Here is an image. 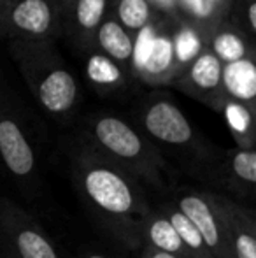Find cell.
Masks as SVG:
<instances>
[{
    "instance_id": "e0dca14e",
    "label": "cell",
    "mask_w": 256,
    "mask_h": 258,
    "mask_svg": "<svg viewBox=\"0 0 256 258\" xmlns=\"http://www.w3.org/2000/svg\"><path fill=\"white\" fill-rule=\"evenodd\" d=\"M223 93L228 100L246 105L256 112V63L254 56L225 63L221 69Z\"/></svg>"
},
{
    "instance_id": "44dd1931",
    "label": "cell",
    "mask_w": 256,
    "mask_h": 258,
    "mask_svg": "<svg viewBox=\"0 0 256 258\" xmlns=\"http://www.w3.org/2000/svg\"><path fill=\"white\" fill-rule=\"evenodd\" d=\"M158 14L149 0H116L113 16L125 30L135 34L146 28Z\"/></svg>"
},
{
    "instance_id": "4fadbf2b",
    "label": "cell",
    "mask_w": 256,
    "mask_h": 258,
    "mask_svg": "<svg viewBox=\"0 0 256 258\" xmlns=\"http://www.w3.org/2000/svg\"><path fill=\"white\" fill-rule=\"evenodd\" d=\"M193 25L200 32L204 48L214 54L223 65L242 60L246 56H254L256 44L247 41L225 16Z\"/></svg>"
},
{
    "instance_id": "30bf717a",
    "label": "cell",
    "mask_w": 256,
    "mask_h": 258,
    "mask_svg": "<svg viewBox=\"0 0 256 258\" xmlns=\"http://www.w3.org/2000/svg\"><path fill=\"white\" fill-rule=\"evenodd\" d=\"M221 61L204 48L197 56L178 69L170 86L219 112L226 99L221 85Z\"/></svg>"
},
{
    "instance_id": "5b68a950",
    "label": "cell",
    "mask_w": 256,
    "mask_h": 258,
    "mask_svg": "<svg viewBox=\"0 0 256 258\" xmlns=\"http://www.w3.org/2000/svg\"><path fill=\"white\" fill-rule=\"evenodd\" d=\"M183 174L237 202L253 201L256 191V150H223L211 144Z\"/></svg>"
},
{
    "instance_id": "d4e9b609",
    "label": "cell",
    "mask_w": 256,
    "mask_h": 258,
    "mask_svg": "<svg viewBox=\"0 0 256 258\" xmlns=\"http://www.w3.org/2000/svg\"><path fill=\"white\" fill-rule=\"evenodd\" d=\"M82 258H109V256H106V255H100V253H86Z\"/></svg>"
},
{
    "instance_id": "5bb4252c",
    "label": "cell",
    "mask_w": 256,
    "mask_h": 258,
    "mask_svg": "<svg viewBox=\"0 0 256 258\" xmlns=\"http://www.w3.org/2000/svg\"><path fill=\"white\" fill-rule=\"evenodd\" d=\"M219 195L233 258H256V214L249 206Z\"/></svg>"
},
{
    "instance_id": "7402d4cb",
    "label": "cell",
    "mask_w": 256,
    "mask_h": 258,
    "mask_svg": "<svg viewBox=\"0 0 256 258\" xmlns=\"http://www.w3.org/2000/svg\"><path fill=\"white\" fill-rule=\"evenodd\" d=\"M226 20L254 44L256 37V0H230Z\"/></svg>"
},
{
    "instance_id": "52a82bcc",
    "label": "cell",
    "mask_w": 256,
    "mask_h": 258,
    "mask_svg": "<svg viewBox=\"0 0 256 258\" xmlns=\"http://www.w3.org/2000/svg\"><path fill=\"white\" fill-rule=\"evenodd\" d=\"M62 37L60 0H14L0 27L4 41H42Z\"/></svg>"
},
{
    "instance_id": "6da1fadb",
    "label": "cell",
    "mask_w": 256,
    "mask_h": 258,
    "mask_svg": "<svg viewBox=\"0 0 256 258\" xmlns=\"http://www.w3.org/2000/svg\"><path fill=\"white\" fill-rule=\"evenodd\" d=\"M70 172L75 191L95 223L121 248H142L144 227L154 213L146 188L81 141L70 150Z\"/></svg>"
},
{
    "instance_id": "ffe728a7",
    "label": "cell",
    "mask_w": 256,
    "mask_h": 258,
    "mask_svg": "<svg viewBox=\"0 0 256 258\" xmlns=\"http://www.w3.org/2000/svg\"><path fill=\"white\" fill-rule=\"evenodd\" d=\"M158 211L170 221L174 230L178 232L179 239H181L183 246H185L186 253H188V258H212L211 251L207 249L204 239L198 234L197 228L193 227V223L172 202L161 204L158 207Z\"/></svg>"
},
{
    "instance_id": "277c9868",
    "label": "cell",
    "mask_w": 256,
    "mask_h": 258,
    "mask_svg": "<svg viewBox=\"0 0 256 258\" xmlns=\"http://www.w3.org/2000/svg\"><path fill=\"white\" fill-rule=\"evenodd\" d=\"M132 123L167 162L168 158L174 160L181 172L197 162L212 144L195 130L172 97L160 88L135 97Z\"/></svg>"
},
{
    "instance_id": "7c38bea8",
    "label": "cell",
    "mask_w": 256,
    "mask_h": 258,
    "mask_svg": "<svg viewBox=\"0 0 256 258\" xmlns=\"http://www.w3.org/2000/svg\"><path fill=\"white\" fill-rule=\"evenodd\" d=\"M62 37L81 53L93 51V37L109 14V0H60Z\"/></svg>"
},
{
    "instance_id": "9a60e30c",
    "label": "cell",
    "mask_w": 256,
    "mask_h": 258,
    "mask_svg": "<svg viewBox=\"0 0 256 258\" xmlns=\"http://www.w3.org/2000/svg\"><path fill=\"white\" fill-rule=\"evenodd\" d=\"M88 58L84 61V74L88 83L102 97H120L132 90L135 78L120 67L116 61L107 58L99 51L86 53Z\"/></svg>"
},
{
    "instance_id": "d6986e66",
    "label": "cell",
    "mask_w": 256,
    "mask_h": 258,
    "mask_svg": "<svg viewBox=\"0 0 256 258\" xmlns=\"http://www.w3.org/2000/svg\"><path fill=\"white\" fill-rule=\"evenodd\" d=\"M219 114L225 118L226 126L232 134L233 141L240 150H254L256 144V126H254V111L246 105L237 104L233 100L225 99Z\"/></svg>"
},
{
    "instance_id": "ac0fdd59",
    "label": "cell",
    "mask_w": 256,
    "mask_h": 258,
    "mask_svg": "<svg viewBox=\"0 0 256 258\" xmlns=\"http://www.w3.org/2000/svg\"><path fill=\"white\" fill-rule=\"evenodd\" d=\"M142 248H153L156 251L167 253V255H174L178 258H188V253H186L178 232L174 230L170 221L158 209H154V213L151 214L146 227H144Z\"/></svg>"
},
{
    "instance_id": "ba28073f",
    "label": "cell",
    "mask_w": 256,
    "mask_h": 258,
    "mask_svg": "<svg viewBox=\"0 0 256 258\" xmlns=\"http://www.w3.org/2000/svg\"><path fill=\"white\" fill-rule=\"evenodd\" d=\"M0 234L14 258H62L44 228L9 199H0Z\"/></svg>"
},
{
    "instance_id": "9c48e42d",
    "label": "cell",
    "mask_w": 256,
    "mask_h": 258,
    "mask_svg": "<svg viewBox=\"0 0 256 258\" xmlns=\"http://www.w3.org/2000/svg\"><path fill=\"white\" fill-rule=\"evenodd\" d=\"M176 16L158 14L153 21V39L147 53L133 67V78L137 83L161 88L170 86L179 65L174 51Z\"/></svg>"
},
{
    "instance_id": "3957f363",
    "label": "cell",
    "mask_w": 256,
    "mask_h": 258,
    "mask_svg": "<svg viewBox=\"0 0 256 258\" xmlns=\"http://www.w3.org/2000/svg\"><path fill=\"white\" fill-rule=\"evenodd\" d=\"M35 102L56 119L70 116L79 105L81 88L53 39L6 41Z\"/></svg>"
},
{
    "instance_id": "603a6c76",
    "label": "cell",
    "mask_w": 256,
    "mask_h": 258,
    "mask_svg": "<svg viewBox=\"0 0 256 258\" xmlns=\"http://www.w3.org/2000/svg\"><path fill=\"white\" fill-rule=\"evenodd\" d=\"M139 258H178V256L156 251V249H153V248H142V249H140V256Z\"/></svg>"
},
{
    "instance_id": "8992f818",
    "label": "cell",
    "mask_w": 256,
    "mask_h": 258,
    "mask_svg": "<svg viewBox=\"0 0 256 258\" xmlns=\"http://www.w3.org/2000/svg\"><path fill=\"white\" fill-rule=\"evenodd\" d=\"M170 202L193 223L212 258H233L232 242L218 191L183 188Z\"/></svg>"
},
{
    "instance_id": "8fae6325",
    "label": "cell",
    "mask_w": 256,
    "mask_h": 258,
    "mask_svg": "<svg viewBox=\"0 0 256 258\" xmlns=\"http://www.w3.org/2000/svg\"><path fill=\"white\" fill-rule=\"evenodd\" d=\"M0 165L16 181L34 179L37 172L35 148L16 114L0 107Z\"/></svg>"
},
{
    "instance_id": "7a4b0ae2",
    "label": "cell",
    "mask_w": 256,
    "mask_h": 258,
    "mask_svg": "<svg viewBox=\"0 0 256 258\" xmlns=\"http://www.w3.org/2000/svg\"><path fill=\"white\" fill-rule=\"evenodd\" d=\"M77 141L133 176L144 188L161 194L170 190V163L132 119L116 112L97 111L82 119Z\"/></svg>"
},
{
    "instance_id": "2e32d148",
    "label": "cell",
    "mask_w": 256,
    "mask_h": 258,
    "mask_svg": "<svg viewBox=\"0 0 256 258\" xmlns=\"http://www.w3.org/2000/svg\"><path fill=\"white\" fill-rule=\"evenodd\" d=\"M133 44L135 39L130 32L125 30L113 14H107L106 20L97 28L95 37H93V49L113 61H116L123 71L133 76L132 72V60H133Z\"/></svg>"
},
{
    "instance_id": "484cf974",
    "label": "cell",
    "mask_w": 256,
    "mask_h": 258,
    "mask_svg": "<svg viewBox=\"0 0 256 258\" xmlns=\"http://www.w3.org/2000/svg\"><path fill=\"white\" fill-rule=\"evenodd\" d=\"M0 258H14V256L11 255V253L7 251L6 248H2V249H0Z\"/></svg>"
},
{
    "instance_id": "cb8c5ba5",
    "label": "cell",
    "mask_w": 256,
    "mask_h": 258,
    "mask_svg": "<svg viewBox=\"0 0 256 258\" xmlns=\"http://www.w3.org/2000/svg\"><path fill=\"white\" fill-rule=\"evenodd\" d=\"M14 0H0V27H2V21H4V16H6L7 9L13 6Z\"/></svg>"
}]
</instances>
